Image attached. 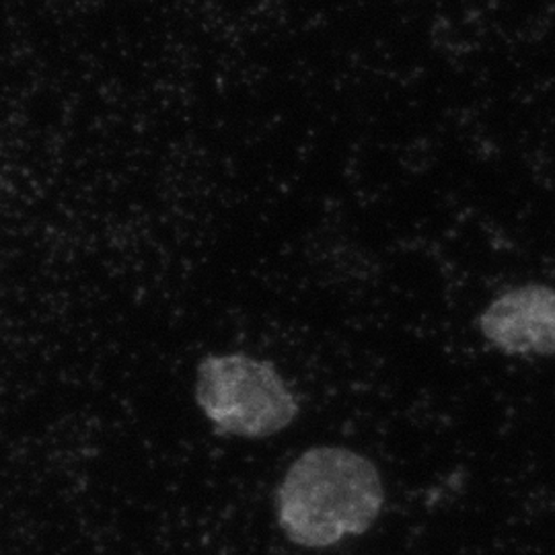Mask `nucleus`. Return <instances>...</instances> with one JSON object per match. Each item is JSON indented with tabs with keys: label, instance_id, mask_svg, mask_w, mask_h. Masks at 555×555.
Instances as JSON below:
<instances>
[{
	"label": "nucleus",
	"instance_id": "3",
	"mask_svg": "<svg viewBox=\"0 0 555 555\" xmlns=\"http://www.w3.org/2000/svg\"><path fill=\"white\" fill-rule=\"evenodd\" d=\"M483 337L511 357L555 354V291L527 284L498 297L479 318Z\"/></svg>",
	"mask_w": 555,
	"mask_h": 555
},
{
	"label": "nucleus",
	"instance_id": "1",
	"mask_svg": "<svg viewBox=\"0 0 555 555\" xmlns=\"http://www.w3.org/2000/svg\"><path fill=\"white\" fill-rule=\"evenodd\" d=\"M385 504L377 467L350 449L315 447L298 456L278 490V520L293 543L325 550L364 535Z\"/></svg>",
	"mask_w": 555,
	"mask_h": 555
},
{
	"label": "nucleus",
	"instance_id": "2",
	"mask_svg": "<svg viewBox=\"0 0 555 555\" xmlns=\"http://www.w3.org/2000/svg\"><path fill=\"white\" fill-rule=\"evenodd\" d=\"M196 401L217 428L233 437H274L298 416L297 397L276 369L247 354L204 358Z\"/></svg>",
	"mask_w": 555,
	"mask_h": 555
}]
</instances>
